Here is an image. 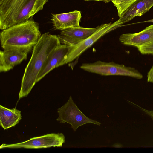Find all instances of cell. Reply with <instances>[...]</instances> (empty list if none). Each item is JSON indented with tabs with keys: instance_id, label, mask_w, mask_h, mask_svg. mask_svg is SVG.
<instances>
[{
	"instance_id": "3957f363",
	"label": "cell",
	"mask_w": 153,
	"mask_h": 153,
	"mask_svg": "<svg viewBox=\"0 0 153 153\" xmlns=\"http://www.w3.org/2000/svg\"><path fill=\"white\" fill-rule=\"evenodd\" d=\"M48 0H4L0 4V28L26 21L42 10Z\"/></svg>"
},
{
	"instance_id": "e0dca14e",
	"label": "cell",
	"mask_w": 153,
	"mask_h": 153,
	"mask_svg": "<svg viewBox=\"0 0 153 153\" xmlns=\"http://www.w3.org/2000/svg\"><path fill=\"white\" fill-rule=\"evenodd\" d=\"M141 108L142 110L144 111L153 120V111H150L142 108Z\"/></svg>"
},
{
	"instance_id": "8992f818",
	"label": "cell",
	"mask_w": 153,
	"mask_h": 153,
	"mask_svg": "<svg viewBox=\"0 0 153 153\" xmlns=\"http://www.w3.org/2000/svg\"><path fill=\"white\" fill-rule=\"evenodd\" d=\"M118 24L117 21L114 23L102 24L93 34L81 42L76 45L69 46L68 53L66 56L65 64L71 62L80 56L95 42L105 34L122 26Z\"/></svg>"
},
{
	"instance_id": "ac0fdd59",
	"label": "cell",
	"mask_w": 153,
	"mask_h": 153,
	"mask_svg": "<svg viewBox=\"0 0 153 153\" xmlns=\"http://www.w3.org/2000/svg\"><path fill=\"white\" fill-rule=\"evenodd\" d=\"M153 22V19H151V20H147V21H144V22Z\"/></svg>"
},
{
	"instance_id": "6da1fadb",
	"label": "cell",
	"mask_w": 153,
	"mask_h": 153,
	"mask_svg": "<svg viewBox=\"0 0 153 153\" xmlns=\"http://www.w3.org/2000/svg\"><path fill=\"white\" fill-rule=\"evenodd\" d=\"M61 44L57 36L49 32L42 34L33 48L32 56L22 79L19 99L27 96L36 83L39 72L52 52Z\"/></svg>"
},
{
	"instance_id": "44dd1931",
	"label": "cell",
	"mask_w": 153,
	"mask_h": 153,
	"mask_svg": "<svg viewBox=\"0 0 153 153\" xmlns=\"http://www.w3.org/2000/svg\"><path fill=\"white\" fill-rule=\"evenodd\" d=\"M4 0H0V4Z\"/></svg>"
},
{
	"instance_id": "5bb4252c",
	"label": "cell",
	"mask_w": 153,
	"mask_h": 153,
	"mask_svg": "<svg viewBox=\"0 0 153 153\" xmlns=\"http://www.w3.org/2000/svg\"><path fill=\"white\" fill-rule=\"evenodd\" d=\"M21 111L0 105V125L4 130L14 127L22 119Z\"/></svg>"
},
{
	"instance_id": "7c38bea8",
	"label": "cell",
	"mask_w": 153,
	"mask_h": 153,
	"mask_svg": "<svg viewBox=\"0 0 153 153\" xmlns=\"http://www.w3.org/2000/svg\"><path fill=\"white\" fill-rule=\"evenodd\" d=\"M81 17L80 11L75 10L67 13L53 14L51 20L55 29L62 31L80 27L79 23Z\"/></svg>"
},
{
	"instance_id": "ba28073f",
	"label": "cell",
	"mask_w": 153,
	"mask_h": 153,
	"mask_svg": "<svg viewBox=\"0 0 153 153\" xmlns=\"http://www.w3.org/2000/svg\"><path fill=\"white\" fill-rule=\"evenodd\" d=\"M69 49V46L61 44L52 52L38 74L36 82L54 68L65 64Z\"/></svg>"
},
{
	"instance_id": "4fadbf2b",
	"label": "cell",
	"mask_w": 153,
	"mask_h": 153,
	"mask_svg": "<svg viewBox=\"0 0 153 153\" xmlns=\"http://www.w3.org/2000/svg\"><path fill=\"white\" fill-rule=\"evenodd\" d=\"M153 6V0H137L122 14L117 23L122 25L136 16H141Z\"/></svg>"
},
{
	"instance_id": "2e32d148",
	"label": "cell",
	"mask_w": 153,
	"mask_h": 153,
	"mask_svg": "<svg viewBox=\"0 0 153 153\" xmlns=\"http://www.w3.org/2000/svg\"><path fill=\"white\" fill-rule=\"evenodd\" d=\"M140 53L143 54H153V42L138 48Z\"/></svg>"
},
{
	"instance_id": "ffe728a7",
	"label": "cell",
	"mask_w": 153,
	"mask_h": 153,
	"mask_svg": "<svg viewBox=\"0 0 153 153\" xmlns=\"http://www.w3.org/2000/svg\"><path fill=\"white\" fill-rule=\"evenodd\" d=\"M83 0L85 1H102V0Z\"/></svg>"
},
{
	"instance_id": "8fae6325",
	"label": "cell",
	"mask_w": 153,
	"mask_h": 153,
	"mask_svg": "<svg viewBox=\"0 0 153 153\" xmlns=\"http://www.w3.org/2000/svg\"><path fill=\"white\" fill-rule=\"evenodd\" d=\"M119 40L123 44L137 48L152 43L153 42V25L137 33L122 34L120 36Z\"/></svg>"
},
{
	"instance_id": "52a82bcc",
	"label": "cell",
	"mask_w": 153,
	"mask_h": 153,
	"mask_svg": "<svg viewBox=\"0 0 153 153\" xmlns=\"http://www.w3.org/2000/svg\"><path fill=\"white\" fill-rule=\"evenodd\" d=\"M65 142V137L62 133H51L34 137L26 141L13 144H3L0 149L4 148L39 149L51 147H62Z\"/></svg>"
},
{
	"instance_id": "7a4b0ae2",
	"label": "cell",
	"mask_w": 153,
	"mask_h": 153,
	"mask_svg": "<svg viewBox=\"0 0 153 153\" xmlns=\"http://www.w3.org/2000/svg\"><path fill=\"white\" fill-rule=\"evenodd\" d=\"M39 24L33 17L2 30L0 34L1 46L4 49H19L31 51L42 35Z\"/></svg>"
},
{
	"instance_id": "30bf717a",
	"label": "cell",
	"mask_w": 153,
	"mask_h": 153,
	"mask_svg": "<svg viewBox=\"0 0 153 153\" xmlns=\"http://www.w3.org/2000/svg\"><path fill=\"white\" fill-rule=\"evenodd\" d=\"M29 50L19 49H4L0 52V71L5 72L26 59Z\"/></svg>"
},
{
	"instance_id": "9a60e30c",
	"label": "cell",
	"mask_w": 153,
	"mask_h": 153,
	"mask_svg": "<svg viewBox=\"0 0 153 153\" xmlns=\"http://www.w3.org/2000/svg\"><path fill=\"white\" fill-rule=\"evenodd\" d=\"M137 0H111L117 9L118 15L120 17L122 14Z\"/></svg>"
},
{
	"instance_id": "d6986e66",
	"label": "cell",
	"mask_w": 153,
	"mask_h": 153,
	"mask_svg": "<svg viewBox=\"0 0 153 153\" xmlns=\"http://www.w3.org/2000/svg\"><path fill=\"white\" fill-rule=\"evenodd\" d=\"M111 1V0H102V1L105 2V3H108Z\"/></svg>"
},
{
	"instance_id": "9c48e42d",
	"label": "cell",
	"mask_w": 153,
	"mask_h": 153,
	"mask_svg": "<svg viewBox=\"0 0 153 153\" xmlns=\"http://www.w3.org/2000/svg\"><path fill=\"white\" fill-rule=\"evenodd\" d=\"M99 27L91 28L80 27L69 28L62 31L57 36L61 43L72 46L88 38L95 33Z\"/></svg>"
},
{
	"instance_id": "5b68a950",
	"label": "cell",
	"mask_w": 153,
	"mask_h": 153,
	"mask_svg": "<svg viewBox=\"0 0 153 153\" xmlns=\"http://www.w3.org/2000/svg\"><path fill=\"white\" fill-rule=\"evenodd\" d=\"M57 112L59 117L56 120L70 124L74 131L80 126L86 124L92 123L99 126L101 124L84 115L74 103L71 96L64 105L58 109Z\"/></svg>"
},
{
	"instance_id": "277c9868",
	"label": "cell",
	"mask_w": 153,
	"mask_h": 153,
	"mask_svg": "<svg viewBox=\"0 0 153 153\" xmlns=\"http://www.w3.org/2000/svg\"><path fill=\"white\" fill-rule=\"evenodd\" d=\"M80 68L85 71L102 75L125 76L138 79L143 77L142 74L134 68L113 62H108L99 60L92 63H84Z\"/></svg>"
}]
</instances>
